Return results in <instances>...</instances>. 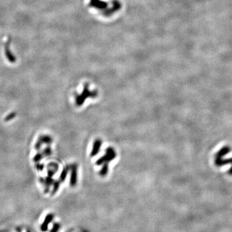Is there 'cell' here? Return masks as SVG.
Masks as SVG:
<instances>
[{"label":"cell","mask_w":232,"mask_h":232,"mask_svg":"<svg viewBox=\"0 0 232 232\" xmlns=\"http://www.w3.org/2000/svg\"><path fill=\"white\" fill-rule=\"evenodd\" d=\"M43 145L41 143V142H39V141H37L36 142V144H35V145H34V148H35V149H36V150H39L40 149H41V146H42Z\"/></svg>","instance_id":"5bb4252c"},{"label":"cell","mask_w":232,"mask_h":232,"mask_svg":"<svg viewBox=\"0 0 232 232\" xmlns=\"http://www.w3.org/2000/svg\"><path fill=\"white\" fill-rule=\"evenodd\" d=\"M54 219V215L53 214H49L46 216L45 219H44V222L43 224L41 226V230L42 231H46L48 230V226L50 223Z\"/></svg>","instance_id":"7a4b0ae2"},{"label":"cell","mask_w":232,"mask_h":232,"mask_svg":"<svg viewBox=\"0 0 232 232\" xmlns=\"http://www.w3.org/2000/svg\"><path fill=\"white\" fill-rule=\"evenodd\" d=\"M59 183L58 182V181H56V182L54 183V188H53V190L52 191V195L55 194V193L57 192H58V190L59 188Z\"/></svg>","instance_id":"9c48e42d"},{"label":"cell","mask_w":232,"mask_h":232,"mask_svg":"<svg viewBox=\"0 0 232 232\" xmlns=\"http://www.w3.org/2000/svg\"><path fill=\"white\" fill-rule=\"evenodd\" d=\"M42 154H43L44 157L49 156V155H50L52 154V151L50 147H47L46 148H44V150L42 152Z\"/></svg>","instance_id":"8992f818"},{"label":"cell","mask_w":232,"mask_h":232,"mask_svg":"<svg viewBox=\"0 0 232 232\" xmlns=\"http://www.w3.org/2000/svg\"><path fill=\"white\" fill-rule=\"evenodd\" d=\"M67 171H68V169L67 168H65L63 171H62V173L61 174V176H60V180L61 181H64L66 176V173H67Z\"/></svg>","instance_id":"8fae6325"},{"label":"cell","mask_w":232,"mask_h":232,"mask_svg":"<svg viewBox=\"0 0 232 232\" xmlns=\"http://www.w3.org/2000/svg\"><path fill=\"white\" fill-rule=\"evenodd\" d=\"M35 167H36V168L38 171H43V168H44V164H40V163H37L36 164V166H35Z\"/></svg>","instance_id":"4fadbf2b"},{"label":"cell","mask_w":232,"mask_h":232,"mask_svg":"<svg viewBox=\"0 0 232 232\" xmlns=\"http://www.w3.org/2000/svg\"><path fill=\"white\" fill-rule=\"evenodd\" d=\"M91 5L94 6V7H96L99 8H103L106 7V5L105 3L100 1L99 0H91Z\"/></svg>","instance_id":"5b68a950"},{"label":"cell","mask_w":232,"mask_h":232,"mask_svg":"<svg viewBox=\"0 0 232 232\" xmlns=\"http://www.w3.org/2000/svg\"><path fill=\"white\" fill-rule=\"evenodd\" d=\"M59 228H60L59 224L56 223L54 224L53 228H52V230H51V231H50V232H58Z\"/></svg>","instance_id":"7c38bea8"},{"label":"cell","mask_w":232,"mask_h":232,"mask_svg":"<svg viewBox=\"0 0 232 232\" xmlns=\"http://www.w3.org/2000/svg\"><path fill=\"white\" fill-rule=\"evenodd\" d=\"M43 157L44 156L42 154V152H38V153H37L36 155L34 157L33 161L34 162H35V163H38V162L42 159Z\"/></svg>","instance_id":"52a82bcc"},{"label":"cell","mask_w":232,"mask_h":232,"mask_svg":"<svg viewBox=\"0 0 232 232\" xmlns=\"http://www.w3.org/2000/svg\"><path fill=\"white\" fill-rule=\"evenodd\" d=\"M48 168H52V169L56 171H58V165L54 163H50L48 164Z\"/></svg>","instance_id":"30bf717a"},{"label":"cell","mask_w":232,"mask_h":232,"mask_svg":"<svg viewBox=\"0 0 232 232\" xmlns=\"http://www.w3.org/2000/svg\"><path fill=\"white\" fill-rule=\"evenodd\" d=\"M230 151H231V148L228 147V146H225V147H222L221 150L215 154L214 162H215V164L217 166H222L224 164L230 163L231 168L228 171V173L232 176V158L224 159V157L225 155H227Z\"/></svg>","instance_id":"6da1fadb"},{"label":"cell","mask_w":232,"mask_h":232,"mask_svg":"<svg viewBox=\"0 0 232 232\" xmlns=\"http://www.w3.org/2000/svg\"><path fill=\"white\" fill-rule=\"evenodd\" d=\"M38 141H39L41 144H47L50 145L52 142V139L50 138L49 135H40L37 139Z\"/></svg>","instance_id":"3957f363"},{"label":"cell","mask_w":232,"mask_h":232,"mask_svg":"<svg viewBox=\"0 0 232 232\" xmlns=\"http://www.w3.org/2000/svg\"><path fill=\"white\" fill-rule=\"evenodd\" d=\"M53 183V179L52 177L48 176L46 177V179H44V186H45V189H44V193H48L49 192V188L51 184Z\"/></svg>","instance_id":"277c9868"},{"label":"cell","mask_w":232,"mask_h":232,"mask_svg":"<svg viewBox=\"0 0 232 232\" xmlns=\"http://www.w3.org/2000/svg\"><path fill=\"white\" fill-rule=\"evenodd\" d=\"M16 112H11L8 115L6 116V117L5 118V121H11L12 119H13L14 117L16 116Z\"/></svg>","instance_id":"ba28073f"}]
</instances>
